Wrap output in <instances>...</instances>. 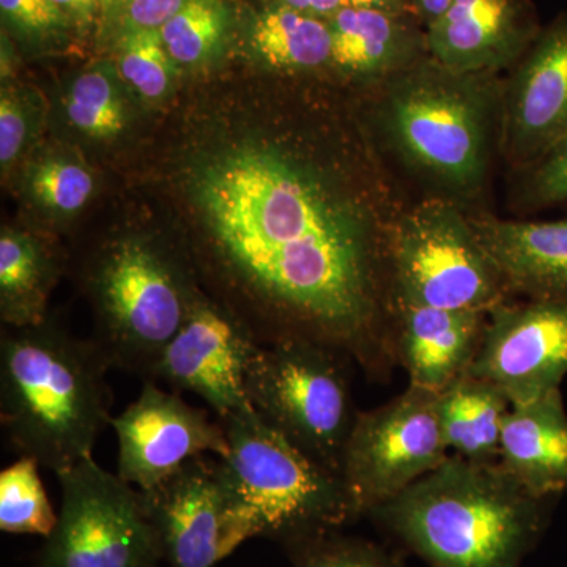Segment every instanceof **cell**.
Segmentation results:
<instances>
[{
    "mask_svg": "<svg viewBox=\"0 0 567 567\" xmlns=\"http://www.w3.org/2000/svg\"><path fill=\"white\" fill-rule=\"evenodd\" d=\"M347 360L352 358L333 347L287 339L257 344L246 374L254 412L339 476L360 413L354 409Z\"/></svg>",
    "mask_w": 567,
    "mask_h": 567,
    "instance_id": "cell-6",
    "label": "cell"
},
{
    "mask_svg": "<svg viewBox=\"0 0 567 567\" xmlns=\"http://www.w3.org/2000/svg\"><path fill=\"white\" fill-rule=\"evenodd\" d=\"M429 55L446 69L492 74L527 52L537 33L524 0H454L425 28Z\"/></svg>",
    "mask_w": 567,
    "mask_h": 567,
    "instance_id": "cell-16",
    "label": "cell"
},
{
    "mask_svg": "<svg viewBox=\"0 0 567 567\" xmlns=\"http://www.w3.org/2000/svg\"><path fill=\"white\" fill-rule=\"evenodd\" d=\"M35 458L20 456L0 472V529L47 539L58 524Z\"/></svg>",
    "mask_w": 567,
    "mask_h": 567,
    "instance_id": "cell-24",
    "label": "cell"
},
{
    "mask_svg": "<svg viewBox=\"0 0 567 567\" xmlns=\"http://www.w3.org/2000/svg\"><path fill=\"white\" fill-rule=\"evenodd\" d=\"M386 259L394 306L488 312L509 293L472 221L450 200H424L402 215L388 234Z\"/></svg>",
    "mask_w": 567,
    "mask_h": 567,
    "instance_id": "cell-8",
    "label": "cell"
},
{
    "mask_svg": "<svg viewBox=\"0 0 567 567\" xmlns=\"http://www.w3.org/2000/svg\"><path fill=\"white\" fill-rule=\"evenodd\" d=\"M102 316V347L112 369L151 380L163 350L197 298L162 248L125 237L104 249L89 279Z\"/></svg>",
    "mask_w": 567,
    "mask_h": 567,
    "instance_id": "cell-7",
    "label": "cell"
},
{
    "mask_svg": "<svg viewBox=\"0 0 567 567\" xmlns=\"http://www.w3.org/2000/svg\"><path fill=\"white\" fill-rule=\"evenodd\" d=\"M491 74L458 73L431 55L391 78L385 125L417 169L458 193L484 181L488 158Z\"/></svg>",
    "mask_w": 567,
    "mask_h": 567,
    "instance_id": "cell-5",
    "label": "cell"
},
{
    "mask_svg": "<svg viewBox=\"0 0 567 567\" xmlns=\"http://www.w3.org/2000/svg\"><path fill=\"white\" fill-rule=\"evenodd\" d=\"M331 65L360 78H394L427 58V37L409 14L342 7L327 20Z\"/></svg>",
    "mask_w": 567,
    "mask_h": 567,
    "instance_id": "cell-20",
    "label": "cell"
},
{
    "mask_svg": "<svg viewBox=\"0 0 567 567\" xmlns=\"http://www.w3.org/2000/svg\"><path fill=\"white\" fill-rule=\"evenodd\" d=\"M55 476L61 511L35 567H158L162 546L140 488L93 457Z\"/></svg>",
    "mask_w": 567,
    "mask_h": 567,
    "instance_id": "cell-9",
    "label": "cell"
},
{
    "mask_svg": "<svg viewBox=\"0 0 567 567\" xmlns=\"http://www.w3.org/2000/svg\"><path fill=\"white\" fill-rule=\"evenodd\" d=\"M196 192L213 262L257 344L319 342L385 374L395 361L383 323L385 245L360 204L259 145L208 164Z\"/></svg>",
    "mask_w": 567,
    "mask_h": 567,
    "instance_id": "cell-1",
    "label": "cell"
},
{
    "mask_svg": "<svg viewBox=\"0 0 567 567\" xmlns=\"http://www.w3.org/2000/svg\"><path fill=\"white\" fill-rule=\"evenodd\" d=\"M555 502L528 494L498 464L450 456L368 517L431 567H520Z\"/></svg>",
    "mask_w": 567,
    "mask_h": 567,
    "instance_id": "cell-2",
    "label": "cell"
},
{
    "mask_svg": "<svg viewBox=\"0 0 567 567\" xmlns=\"http://www.w3.org/2000/svg\"><path fill=\"white\" fill-rule=\"evenodd\" d=\"M567 136V14L537 33L507 89V151L535 164Z\"/></svg>",
    "mask_w": 567,
    "mask_h": 567,
    "instance_id": "cell-15",
    "label": "cell"
},
{
    "mask_svg": "<svg viewBox=\"0 0 567 567\" xmlns=\"http://www.w3.org/2000/svg\"><path fill=\"white\" fill-rule=\"evenodd\" d=\"M171 54L162 33L151 29H128L121 44V71L144 99L158 100L169 89L173 76Z\"/></svg>",
    "mask_w": 567,
    "mask_h": 567,
    "instance_id": "cell-28",
    "label": "cell"
},
{
    "mask_svg": "<svg viewBox=\"0 0 567 567\" xmlns=\"http://www.w3.org/2000/svg\"><path fill=\"white\" fill-rule=\"evenodd\" d=\"M394 311L395 361L405 369L409 385L440 393L468 371L487 312L427 306H394Z\"/></svg>",
    "mask_w": 567,
    "mask_h": 567,
    "instance_id": "cell-17",
    "label": "cell"
},
{
    "mask_svg": "<svg viewBox=\"0 0 567 567\" xmlns=\"http://www.w3.org/2000/svg\"><path fill=\"white\" fill-rule=\"evenodd\" d=\"M454 0H409L410 9L417 20L427 28L436 18L442 17Z\"/></svg>",
    "mask_w": 567,
    "mask_h": 567,
    "instance_id": "cell-35",
    "label": "cell"
},
{
    "mask_svg": "<svg viewBox=\"0 0 567 567\" xmlns=\"http://www.w3.org/2000/svg\"><path fill=\"white\" fill-rule=\"evenodd\" d=\"M511 402L502 391L465 372L436 393V412L451 456L473 464H498L503 421Z\"/></svg>",
    "mask_w": 567,
    "mask_h": 567,
    "instance_id": "cell-21",
    "label": "cell"
},
{
    "mask_svg": "<svg viewBox=\"0 0 567 567\" xmlns=\"http://www.w3.org/2000/svg\"><path fill=\"white\" fill-rule=\"evenodd\" d=\"M169 567H216L233 554L216 461L196 457L142 492Z\"/></svg>",
    "mask_w": 567,
    "mask_h": 567,
    "instance_id": "cell-14",
    "label": "cell"
},
{
    "mask_svg": "<svg viewBox=\"0 0 567 567\" xmlns=\"http://www.w3.org/2000/svg\"><path fill=\"white\" fill-rule=\"evenodd\" d=\"M65 107L73 126L93 140H111L125 128V110L103 71L81 74L73 82Z\"/></svg>",
    "mask_w": 567,
    "mask_h": 567,
    "instance_id": "cell-25",
    "label": "cell"
},
{
    "mask_svg": "<svg viewBox=\"0 0 567 567\" xmlns=\"http://www.w3.org/2000/svg\"><path fill=\"white\" fill-rule=\"evenodd\" d=\"M251 47L270 69L306 71L331 63L327 20L275 6L252 22Z\"/></svg>",
    "mask_w": 567,
    "mask_h": 567,
    "instance_id": "cell-23",
    "label": "cell"
},
{
    "mask_svg": "<svg viewBox=\"0 0 567 567\" xmlns=\"http://www.w3.org/2000/svg\"><path fill=\"white\" fill-rule=\"evenodd\" d=\"M532 200L539 205L567 200V136L533 164L529 177Z\"/></svg>",
    "mask_w": 567,
    "mask_h": 567,
    "instance_id": "cell-30",
    "label": "cell"
},
{
    "mask_svg": "<svg viewBox=\"0 0 567 567\" xmlns=\"http://www.w3.org/2000/svg\"><path fill=\"white\" fill-rule=\"evenodd\" d=\"M256 339L230 312L197 298L192 315L163 350L151 380L199 395L216 417L252 410L246 374Z\"/></svg>",
    "mask_w": 567,
    "mask_h": 567,
    "instance_id": "cell-13",
    "label": "cell"
},
{
    "mask_svg": "<svg viewBox=\"0 0 567 567\" xmlns=\"http://www.w3.org/2000/svg\"><path fill=\"white\" fill-rule=\"evenodd\" d=\"M468 374L494 383L511 405L561 390L567 377V301L496 305Z\"/></svg>",
    "mask_w": 567,
    "mask_h": 567,
    "instance_id": "cell-11",
    "label": "cell"
},
{
    "mask_svg": "<svg viewBox=\"0 0 567 567\" xmlns=\"http://www.w3.org/2000/svg\"><path fill=\"white\" fill-rule=\"evenodd\" d=\"M25 128H28V123H25L24 112L20 104L14 102L11 95L2 93V100H0V162L3 167L9 166L21 152L25 140Z\"/></svg>",
    "mask_w": 567,
    "mask_h": 567,
    "instance_id": "cell-33",
    "label": "cell"
},
{
    "mask_svg": "<svg viewBox=\"0 0 567 567\" xmlns=\"http://www.w3.org/2000/svg\"><path fill=\"white\" fill-rule=\"evenodd\" d=\"M110 427L117 436V475L141 492L158 486L193 458L229 453L218 417L212 420L153 380H144L136 401L112 416Z\"/></svg>",
    "mask_w": 567,
    "mask_h": 567,
    "instance_id": "cell-12",
    "label": "cell"
},
{
    "mask_svg": "<svg viewBox=\"0 0 567 567\" xmlns=\"http://www.w3.org/2000/svg\"><path fill=\"white\" fill-rule=\"evenodd\" d=\"M0 7L11 22L28 32H50L62 22L61 9L51 0H0Z\"/></svg>",
    "mask_w": 567,
    "mask_h": 567,
    "instance_id": "cell-31",
    "label": "cell"
},
{
    "mask_svg": "<svg viewBox=\"0 0 567 567\" xmlns=\"http://www.w3.org/2000/svg\"><path fill=\"white\" fill-rule=\"evenodd\" d=\"M33 196L52 210L78 212L87 204L93 193V178L80 164L51 159L33 171Z\"/></svg>",
    "mask_w": 567,
    "mask_h": 567,
    "instance_id": "cell-29",
    "label": "cell"
},
{
    "mask_svg": "<svg viewBox=\"0 0 567 567\" xmlns=\"http://www.w3.org/2000/svg\"><path fill=\"white\" fill-rule=\"evenodd\" d=\"M498 465L537 498L567 492V410L561 390L511 405L503 421Z\"/></svg>",
    "mask_w": 567,
    "mask_h": 567,
    "instance_id": "cell-19",
    "label": "cell"
},
{
    "mask_svg": "<svg viewBox=\"0 0 567 567\" xmlns=\"http://www.w3.org/2000/svg\"><path fill=\"white\" fill-rule=\"evenodd\" d=\"M507 292L567 301V218L558 221L470 219Z\"/></svg>",
    "mask_w": 567,
    "mask_h": 567,
    "instance_id": "cell-18",
    "label": "cell"
},
{
    "mask_svg": "<svg viewBox=\"0 0 567 567\" xmlns=\"http://www.w3.org/2000/svg\"><path fill=\"white\" fill-rule=\"evenodd\" d=\"M344 7L385 11L393 14H410L409 0H344Z\"/></svg>",
    "mask_w": 567,
    "mask_h": 567,
    "instance_id": "cell-36",
    "label": "cell"
},
{
    "mask_svg": "<svg viewBox=\"0 0 567 567\" xmlns=\"http://www.w3.org/2000/svg\"><path fill=\"white\" fill-rule=\"evenodd\" d=\"M51 2L54 3L55 7H59V9L82 11L91 9L96 0H51Z\"/></svg>",
    "mask_w": 567,
    "mask_h": 567,
    "instance_id": "cell-37",
    "label": "cell"
},
{
    "mask_svg": "<svg viewBox=\"0 0 567 567\" xmlns=\"http://www.w3.org/2000/svg\"><path fill=\"white\" fill-rule=\"evenodd\" d=\"M224 13L213 0H189L159 29L173 61L193 65L205 61L223 39Z\"/></svg>",
    "mask_w": 567,
    "mask_h": 567,
    "instance_id": "cell-26",
    "label": "cell"
},
{
    "mask_svg": "<svg viewBox=\"0 0 567 567\" xmlns=\"http://www.w3.org/2000/svg\"><path fill=\"white\" fill-rule=\"evenodd\" d=\"M293 567H402L377 544L339 529L286 547Z\"/></svg>",
    "mask_w": 567,
    "mask_h": 567,
    "instance_id": "cell-27",
    "label": "cell"
},
{
    "mask_svg": "<svg viewBox=\"0 0 567 567\" xmlns=\"http://www.w3.org/2000/svg\"><path fill=\"white\" fill-rule=\"evenodd\" d=\"M229 453L216 461L233 551L265 537L284 548L358 520L344 481L254 410L218 417Z\"/></svg>",
    "mask_w": 567,
    "mask_h": 567,
    "instance_id": "cell-4",
    "label": "cell"
},
{
    "mask_svg": "<svg viewBox=\"0 0 567 567\" xmlns=\"http://www.w3.org/2000/svg\"><path fill=\"white\" fill-rule=\"evenodd\" d=\"M55 278L51 254L29 235L3 230L0 235V297L2 319L25 328L44 320V301Z\"/></svg>",
    "mask_w": 567,
    "mask_h": 567,
    "instance_id": "cell-22",
    "label": "cell"
},
{
    "mask_svg": "<svg viewBox=\"0 0 567 567\" xmlns=\"http://www.w3.org/2000/svg\"><path fill=\"white\" fill-rule=\"evenodd\" d=\"M275 6L287 7L311 17L328 20L331 14L344 7V0H274Z\"/></svg>",
    "mask_w": 567,
    "mask_h": 567,
    "instance_id": "cell-34",
    "label": "cell"
},
{
    "mask_svg": "<svg viewBox=\"0 0 567 567\" xmlns=\"http://www.w3.org/2000/svg\"><path fill=\"white\" fill-rule=\"evenodd\" d=\"M450 456L434 391L409 385L388 404L358 413L341 468L357 517H368Z\"/></svg>",
    "mask_w": 567,
    "mask_h": 567,
    "instance_id": "cell-10",
    "label": "cell"
},
{
    "mask_svg": "<svg viewBox=\"0 0 567 567\" xmlns=\"http://www.w3.org/2000/svg\"><path fill=\"white\" fill-rule=\"evenodd\" d=\"M10 328L0 339V424L20 456L58 475L93 457L111 424L112 365L96 342L44 320Z\"/></svg>",
    "mask_w": 567,
    "mask_h": 567,
    "instance_id": "cell-3",
    "label": "cell"
},
{
    "mask_svg": "<svg viewBox=\"0 0 567 567\" xmlns=\"http://www.w3.org/2000/svg\"><path fill=\"white\" fill-rule=\"evenodd\" d=\"M189 0H123L128 29L159 31Z\"/></svg>",
    "mask_w": 567,
    "mask_h": 567,
    "instance_id": "cell-32",
    "label": "cell"
}]
</instances>
